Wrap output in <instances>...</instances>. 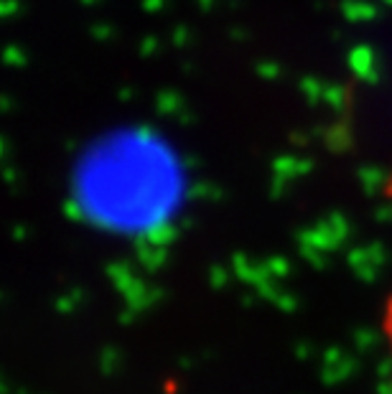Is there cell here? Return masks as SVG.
Wrapping results in <instances>:
<instances>
[{"instance_id":"6da1fadb","label":"cell","mask_w":392,"mask_h":394,"mask_svg":"<svg viewBox=\"0 0 392 394\" xmlns=\"http://www.w3.org/2000/svg\"><path fill=\"white\" fill-rule=\"evenodd\" d=\"M382 326H384V339H387V343H390V351H392V296L387 298V303H384Z\"/></svg>"},{"instance_id":"7a4b0ae2","label":"cell","mask_w":392,"mask_h":394,"mask_svg":"<svg viewBox=\"0 0 392 394\" xmlns=\"http://www.w3.org/2000/svg\"><path fill=\"white\" fill-rule=\"evenodd\" d=\"M387 194L392 196V176H390V183H387Z\"/></svg>"}]
</instances>
